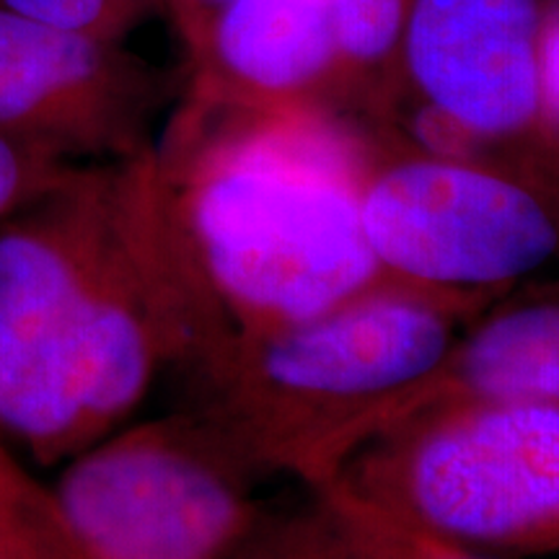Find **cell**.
I'll return each mask as SVG.
<instances>
[{
    "mask_svg": "<svg viewBox=\"0 0 559 559\" xmlns=\"http://www.w3.org/2000/svg\"><path fill=\"white\" fill-rule=\"evenodd\" d=\"M221 345L151 151L0 223V436L58 464L109 436L166 368Z\"/></svg>",
    "mask_w": 559,
    "mask_h": 559,
    "instance_id": "6da1fadb",
    "label": "cell"
},
{
    "mask_svg": "<svg viewBox=\"0 0 559 559\" xmlns=\"http://www.w3.org/2000/svg\"><path fill=\"white\" fill-rule=\"evenodd\" d=\"M153 160L221 347L389 283L362 230L370 166L317 111L194 102Z\"/></svg>",
    "mask_w": 559,
    "mask_h": 559,
    "instance_id": "7a4b0ae2",
    "label": "cell"
},
{
    "mask_svg": "<svg viewBox=\"0 0 559 559\" xmlns=\"http://www.w3.org/2000/svg\"><path fill=\"white\" fill-rule=\"evenodd\" d=\"M485 309L389 280L300 324L223 345L192 373L194 409L257 474L306 481L345 425L428 376Z\"/></svg>",
    "mask_w": 559,
    "mask_h": 559,
    "instance_id": "3957f363",
    "label": "cell"
},
{
    "mask_svg": "<svg viewBox=\"0 0 559 559\" xmlns=\"http://www.w3.org/2000/svg\"><path fill=\"white\" fill-rule=\"evenodd\" d=\"M330 477L469 549L559 551V404L423 412L366 440Z\"/></svg>",
    "mask_w": 559,
    "mask_h": 559,
    "instance_id": "277c9868",
    "label": "cell"
},
{
    "mask_svg": "<svg viewBox=\"0 0 559 559\" xmlns=\"http://www.w3.org/2000/svg\"><path fill=\"white\" fill-rule=\"evenodd\" d=\"M362 230L383 277L495 304L559 264V200L539 181L461 156H407L368 171Z\"/></svg>",
    "mask_w": 559,
    "mask_h": 559,
    "instance_id": "5b68a950",
    "label": "cell"
},
{
    "mask_svg": "<svg viewBox=\"0 0 559 559\" xmlns=\"http://www.w3.org/2000/svg\"><path fill=\"white\" fill-rule=\"evenodd\" d=\"M68 461L50 487L91 559H228L257 526V472L198 409Z\"/></svg>",
    "mask_w": 559,
    "mask_h": 559,
    "instance_id": "8992f818",
    "label": "cell"
},
{
    "mask_svg": "<svg viewBox=\"0 0 559 559\" xmlns=\"http://www.w3.org/2000/svg\"><path fill=\"white\" fill-rule=\"evenodd\" d=\"M551 0H412L400 66L456 138L559 200V111L549 88Z\"/></svg>",
    "mask_w": 559,
    "mask_h": 559,
    "instance_id": "52a82bcc",
    "label": "cell"
},
{
    "mask_svg": "<svg viewBox=\"0 0 559 559\" xmlns=\"http://www.w3.org/2000/svg\"><path fill=\"white\" fill-rule=\"evenodd\" d=\"M153 107V81L102 41L0 9V130L58 156L130 158Z\"/></svg>",
    "mask_w": 559,
    "mask_h": 559,
    "instance_id": "ba28073f",
    "label": "cell"
},
{
    "mask_svg": "<svg viewBox=\"0 0 559 559\" xmlns=\"http://www.w3.org/2000/svg\"><path fill=\"white\" fill-rule=\"evenodd\" d=\"M451 404H559V280L523 283L477 313L428 376L345 425L306 485L379 432Z\"/></svg>",
    "mask_w": 559,
    "mask_h": 559,
    "instance_id": "9c48e42d",
    "label": "cell"
},
{
    "mask_svg": "<svg viewBox=\"0 0 559 559\" xmlns=\"http://www.w3.org/2000/svg\"><path fill=\"white\" fill-rule=\"evenodd\" d=\"M337 0H228L198 45V102L228 109H306L342 75Z\"/></svg>",
    "mask_w": 559,
    "mask_h": 559,
    "instance_id": "30bf717a",
    "label": "cell"
},
{
    "mask_svg": "<svg viewBox=\"0 0 559 559\" xmlns=\"http://www.w3.org/2000/svg\"><path fill=\"white\" fill-rule=\"evenodd\" d=\"M0 559H91L52 487L41 485L21 453L0 436Z\"/></svg>",
    "mask_w": 559,
    "mask_h": 559,
    "instance_id": "8fae6325",
    "label": "cell"
},
{
    "mask_svg": "<svg viewBox=\"0 0 559 559\" xmlns=\"http://www.w3.org/2000/svg\"><path fill=\"white\" fill-rule=\"evenodd\" d=\"M311 489L347 539L368 559H485L477 549L443 539L370 500L345 479L326 477Z\"/></svg>",
    "mask_w": 559,
    "mask_h": 559,
    "instance_id": "7c38bea8",
    "label": "cell"
},
{
    "mask_svg": "<svg viewBox=\"0 0 559 559\" xmlns=\"http://www.w3.org/2000/svg\"><path fill=\"white\" fill-rule=\"evenodd\" d=\"M412 0H337L334 34L342 73H383L400 62Z\"/></svg>",
    "mask_w": 559,
    "mask_h": 559,
    "instance_id": "4fadbf2b",
    "label": "cell"
},
{
    "mask_svg": "<svg viewBox=\"0 0 559 559\" xmlns=\"http://www.w3.org/2000/svg\"><path fill=\"white\" fill-rule=\"evenodd\" d=\"M79 169L68 160L13 132L0 130V223L45 200Z\"/></svg>",
    "mask_w": 559,
    "mask_h": 559,
    "instance_id": "5bb4252c",
    "label": "cell"
},
{
    "mask_svg": "<svg viewBox=\"0 0 559 559\" xmlns=\"http://www.w3.org/2000/svg\"><path fill=\"white\" fill-rule=\"evenodd\" d=\"M145 0H0V9L52 29L115 41Z\"/></svg>",
    "mask_w": 559,
    "mask_h": 559,
    "instance_id": "9a60e30c",
    "label": "cell"
},
{
    "mask_svg": "<svg viewBox=\"0 0 559 559\" xmlns=\"http://www.w3.org/2000/svg\"><path fill=\"white\" fill-rule=\"evenodd\" d=\"M319 502V500H317ZM234 557V555H230ZM234 559H368L347 539L337 521L317 506V515L306 521H293L270 539H264Z\"/></svg>",
    "mask_w": 559,
    "mask_h": 559,
    "instance_id": "2e32d148",
    "label": "cell"
},
{
    "mask_svg": "<svg viewBox=\"0 0 559 559\" xmlns=\"http://www.w3.org/2000/svg\"><path fill=\"white\" fill-rule=\"evenodd\" d=\"M171 5V11L177 13L181 29H185V37L190 39V45H198V39L205 32L210 19L218 13L228 0H166Z\"/></svg>",
    "mask_w": 559,
    "mask_h": 559,
    "instance_id": "e0dca14e",
    "label": "cell"
},
{
    "mask_svg": "<svg viewBox=\"0 0 559 559\" xmlns=\"http://www.w3.org/2000/svg\"><path fill=\"white\" fill-rule=\"evenodd\" d=\"M551 3H559V0H551Z\"/></svg>",
    "mask_w": 559,
    "mask_h": 559,
    "instance_id": "ac0fdd59",
    "label": "cell"
}]
</instances>
